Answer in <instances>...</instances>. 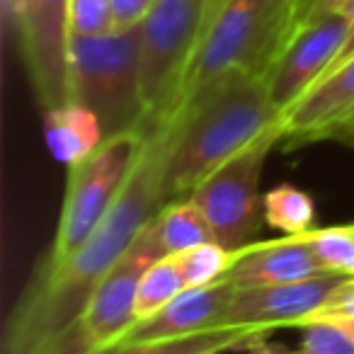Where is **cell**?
<instances>
[{
    "mask_svg": "<svg viewBox=\"0 0 354 354\" xmlns=\"http://www.w3.org/2000/svg\"><path fill=\"white\" fill-rule=\"evenodd\" d=\"M272 335L267 328H241V325H226V328L204 330L197 335L185 337H165L151 339V342H127L114 344L107 349H97V354H223V352H245L252 344L262 342Z\"/></svg>",
    "mask_w": 354,
    "mask_h": 354,
    "instance_id": "16",
    "label": "cell"
},
{
    "mask_svg": "<svg viewBox=\"0 0 354 354\" xmlns=\"http://www.w3.org/2000/svg\"><path fill=\"white\" fill-rule=\"evenodd\" d=\"M223 3L226 0H207V22H204V35H207V30H209V25L214 22V17L218 15V10L223 8ZM204 39V37H202Z\"/></svg>",
    "mask_w": 354,
    "mask_h": 354,
    "instance_id": "29",
    "label": "cell"
},
{
    "mask_svg": "<svg viewBox=\"0 0 354 354\" xmlns=\"http://www.w3.org/2000/svg\"><path fill=\"white\" fill-rule=\"evenodd\" d=\"M78 354H97V349H90V352H78Z\"/></svg>",
    "mask_w": 354,
    "mask_h": 354,
    "instance_id": "32",
    "label": "cell"
},
{
    "mask_svg": "<svg viewBox=\"0 0 354 354\" xmlns=\"http://www.w3.org/2000/svg\"><path fill=\"white\" fill-rule=\"evenodd\" d=\"M156 0H112L117 30H136Z\"/></svg>",
    "mask_w": 354,
    "mask_h": 354,
    "instance_id": "26",
    "label": "cell"
},
{
    "mask_svg": "<svg viewBox=\"0 0 354 354\" xmlns=\"http://www.w3.org/2000/svg\"><path fill=\"white\" fill-rule=\"evenodd\" d=\"M344 12L349 15V35H347V41H344V46H342V51H339V56H337V61L333 64V68L328 71V75L333 73L335 68H339V66L344 64V61H349L354 56V0L349 3L347 8H344Z\"/></svg>",
    "mask_w": 354,
    "mask_h": 354,
    "instance_id": "27",
    "label": "cell"
},
{
    "mask_svg": "<svg viewBox=\"0 0 354 354\" xmlns=\"http://www.w3.org/2000/svg\"><path fill=\"white\" fill-rule=\"evenodd\" d=\"M231 294L233 286L226 279L209 286L185 289L156 315L133 323L117 344L185 337V335H197L204 333V330L226 328L223 325V310L231 301Z\"/></svg>",
    "mask_w": 354,
    "mask_h": 354,
    "instance_id": "14",
    "label": "cell"
},
{
    "mask_svg": "<svg viewBox=\"0 0 354 354\" xmlns=\"http://www.w3.org/2000/svg\"><path fill=\"white\" fill-rule=\"evenodd\" d=\"M68 64L71 102L93 109L104 136L151 127L141 93L138 27L104 37H71Z\"/></svg>",
    "mask_w": 354,
    "mask_h": 354,
    "instance_id": "4",
    "label": "cell"
},
{
    "mask_svg": "<svg viewBox=\"0 0 354 354\" xmlns=\"http://www.w3.org/2000/svg\"><path fill=\"white\" fill-rule=\"evenodd\" d=\"M294 10L296 0H226L194 54L177 112L233 78H267L294 35Z\"/></svg>",
    "mask_w": 354,
    "mask_h": 354,
    "instance_id": "3",
    "label": "cell"
},
{
    "mask_svg": "<svg viewBox=\"0 0 354 354\" xmlns=\"http://www.w3.org/2000/svg\"><path fill=\"white\" fill-rule=\"evenodd\" d=\"M306 241L325 272H333L337 277H354V223L313 228L306 233Z\"/></svg>",
    "mask_w": 354,
    "mask_h": 354,
    "instance_id": "20",
    "label": "cell"
},
{
    "mask_svg": "<svg viewBox=\"0 0 354 354\" xmlns=\"http://www.w3.org/2000/svg\"><path fill=\"white\" fill-rule=\"evenodd\" d=\"M183 270V277L187 281V289L194 286H209L221 281L228 274L233 265V252L221 248L218 243H202L185 252L172 255Z\"/></svg>",
    "mask_w": 354,
    "mask_h": 354,
    "instance_id": "21",
    "label": "cell"
},
{
    "mask_svg": "<svg viewBox=\"0 0 354 354\" xmlns=\"http://www.w3.org/2000/svg\"><path fill=\"white\" fill-rule=\"evenodd\" d=\"M349 35L347 12L318 17L291 35L277 64L267 75L272 102L286 114L301 97L328 75Z\"/></svg>",
    "mask_w": 354,
    "mask_h": 354,
    "instance_id": "10",
    "label": "cell"
},
{
    "mask_svg": "<svg viewBox=\"0 0 354 354\" xmlns=\"http://www.w3.org/2000/svg\"><path fill=\"white\" fill-rule=\"evenodd\" d=\"M284 129H272L270 133L241 151L236 158L223 162L207 180L197 185L189 199L202 209L214 243L236 252L255 243L262 221L260 183L267 156L281 143Z\"/></svg>",
    "mask_w": 354,
    "mask_h": 354,
    "instance_id": "7",
    "label": "cell"
},
{
    "mask_svg": "<svg viewBox=\"0 0 354 354\" xmlns=\"http://www.w3.org/2000/svg\"><path fill=\"white\" fill-rule=\"evenodd\" d=\"M262 216L272 231L281 236H306L315 226V202L294 185H277L262 197Z\"/></svg>",
    "mask_w": 354,
    "mask_h": 354,
    "instance_id": "18",
    "label": "cell"
},
{
    "mask_svg": "<svg viewBox=\"0 0 354 354\" xmlns=\"http://www.w3.org/2000/svg\"><path fill=\"white\" fill-rule=\"evenodd\" d=\"M148 129L117 133L107 138L88 160L68 167V185H66L59 228H56L54 245L46 257L49 265H59L71 252L78 250L85 238L112 212L114 202L124 192L141 158Z\"/></svg>",
    "mask_w": 354,
    "mask_h": 354,
    "instance_id": "6",
    "label": "cell"
},
{
    "mask_svg": "<svg viewBox=\"0 0 354 354\" xmlns=\"http://www.w3.org/2000/svg\"><path fill=\"white\" fill-rule=\"evenodd\" d=\"M354 114V56L325 75L281 119L284 146L335 138Z\"/></svg>",
    "mask_w": 354,
    "mask_h": 354,
    "instance_id": "12",
    "label": "cell"
},
{
    "mask_svg": "<svg viewBox=\"0 0 354 354\" xmlns=\"http://www.w3.org/2000/svg\"><path fill=\"white\" fill-rule=\"evenodd\" d=\"M352 0H296L294 10V32L299 27L308 25V22L318 20V17L333 15V12H344V8Z\"/></svg>",
    "mask_w": 354,
    "mask_h": 354,
    "instance_id": "25",
    "label": "cell"
},
{
    "mask_svg": "<svg viewBox=\"0 0 354 354\" xmlns=\"http://www.w3.org/2000/svg\"><path fill=\"white\" fill-rule=\"evenodd\" d=\"M172 141V124L148 129L141 158L112 212L59 265L39 267L6 328L3 354H78L90 352L78 320L95 286L133 245L138 233L165 207L162 175Z\"/></svg>",
    "mask_w": 354,
    "mask_h": 354,
    "instance_id": "1",
    "label": "cell"
},
{
    "mask_svg": "<svg viewBox=\"0 0 354 354\" xmlns=\"http://www.w3.org/2000/svg\"><path fill=\"white\" fill-rule=\"evenodd\" d=\"M352 127H354V114H352V117L347 119V124H344V127L339 129V131H337V136H335V138H339V136H342L344 131H347V129H352Z\"/></svg>",
    "mask_w": 354,
    "mask_h": 354,
    "instance_id": "31",
    "label": "cell"
},
{
    "mask_svg": "<svg viewBox=\"0 0 354 354\" xmlns=\"http://www.w3.org/2000/svg\"><path fill=\"white\" fill-rule=\"evenodd\" d=\"M204 22L207 0H156L138 25L141 93L151 127L175 117Z\"/></svg>",
    "mask_w": 354,
    "mask_h": 354,
    "instance_id": "5",
    "label": "cell"
},
{
    "mask_svg": "<svg viewBox=\"0 0 354 354\" xmlns=\"http://www.w3.org/2000/svg\"><path fill=\"white\" fill-rule=\"evenodd\" d=\"M301 352L304 354H354V339L339 328L320 320H308L299 325Z\"/></svg>",
    "mask_w": 354,
    "mask_h": 354,
    "instance_id": "24",
    "label": "cell"
},
{
    "mask_svg": "<svg viewBox=\"0 0 354 354\" xmlns=\"http://www.w3.org/2000/svg\"><path fill=\"white\" fill-rule=\"evenodd\" d=\"M158 241H160L165 255H177L202 243H212V228L204 218L202 209L192 199H177L167 202L153 218Z\"/></svg>",
    "mask_w": 354,
    "mask_h": 354,
    "instance_id": "17",
    "label": "cell"
},
{
    "mask_svg": "<svg viewBox=\"0 0 354 354\" xmlns=\"http://www.w3.org/2000/svg\"><path fill=\"white\" fill-rule=\"evenodd\" d=\"M320 274H333V272H325L306 236H284L277 241H255L236 250L233 265L223 279L236 289H245V286L291 284Z\"/></svg>",
    "mask_w": 354,
    "mask_h": 354,
    "instance_id": "13",
    "label": "cell"
},
{
    "mask_svg": "<svg viewBox=\"0 0 354 354\" xmlns=\"http://www.w3.org/2000/svg\"><path fill=\"white\" fill-rule=\"evenodd\" d=\"M337 141H347V143H354V127H352V129H347V131H344L342 136L337 138Z\"/></svg>",
    "mask_w": 354,
    "mask_h": 354,
    "instance_id": "30",
    "label": "cell"
},
{
    "mask_svg": "<svg viewBox=\"0 0 354 354\" xmlns=\"http://www.w3.org/2000/svg\"><path fill=\"white\" fill-rule=\"evenodd\" d=\"M187 289V281L183 277V270L177 265V260L172 255L160 257L158 262H153L143 274L141 284H138L136 294V323L146 320L151 315H156L158 310H162L172 299L183 294Z\"/></svg>",
    "mask_w": 354,
    "mask_h": 354,
    "instance_id": "19",
    "label": "cell"
},
{
    "mask_svg": "<svg viewBox=\"0 0 354 354\" xmlns=\"http://www.w3.org/2000/svg\"><path fill=\"white\" fill-rule=\"evenodd\" d=\"M6 15L41 109L71 102L68 0H6Z\"/></svg>",
    "mask_w": 354,
    "mask_h": 354,
    "instance_id": "8",
    "label": "cell"
},
{
    "mask_svg": "<svg viewBox=\"0 0 354 354\" xmlns=\"http://www.w3.org/2000/svg\"><path fill=\"white\" fill-rule=\"evenodd\" d=\"M71 37H104L117 32L112 0H68Z\"/></svg>",
    "mask_w": 354,
    "mask_h": 354,
    "instance_id": "22",
    "label": "cell"
},
{
    "mask_svg": "<svg viewBox=\"0 0 354 354\" xmlns=\"http://www.w3.org/2000/svg\"><path fill=\"white\" fill-rule=\"evenodd\" d=\"M281 119L267 78H233L180 109L170 119L172 141L162 175L165 204L187 199L216 167L279 129Z\"/></svg>",
    "mask_w": 354,
    "mask_h": 354,
    "instance_id": "2",
    "label": "cell"
},
{
    "mask_svg": "<svg viewBox=\"0 0 354 354\" xmlns=\"http://www.w3.org/2000/svg\"><path fill=\"white\" fill-rule=\"evenodd\" d=\"M167 257L153 221L138 233L133 245L114 262V267L102 277L78 320L80 337L88 349L114 347L136 323V294L146 270Z\"/></svg>",
    "mask_w": 354,
    "mask_h": 354,
    "instance_id": "9",
    "label": "cell"
},
{
    "mask_svg": "<svg viewBox=\"0 0 354 354\" xmlns=\"http://www.w3.org/2000/svg\"><path fill=\"white\" fill-rule=\"evenodd\" d=\"M308 320L330 323L354 339V277L339 279L337 284H335V289L325 296L323 304H320L304 323H308Z\"/></svg>",
    "mask_w": 354,
    "mask_h": 354,
    "instance_id": "23",
    "label": "cell"
},
{
    "mask_svg": "<svg viewBox=\"0 0 354 354\" xmlns=\"http://www.w3.org/2000/svg\"><path fill=\"white\" fill-rule=\"evenodd\" d=\"M44 138L54 160L66 167L80 165L107 141L97 114L78 102L46 109Z\"/></svg>",
    "mask_w": 354,
    "mask_h": 354,
    "instance_id": "15",
    "label": "cell"
},
{
    "mask_svg": "<svg viewBox=\"0 0 354 354\" xmlns=\"http://www.w3.org/2000/svg\"><path fill=\"white\" fill-rule=\"evenodd\" d=\"M245 354H304L301 349H286V347H281V344H274V342H270V339H262V342H257V344H252L250 349H245Z\"/></svg>",
    "mask_w": 354,
    "mask_h": 354,
    "instance_id": "28",
    "label": "cell"
},
{
    "mask_svg": "<svg viewBox=\"0 0 354 354\" xmlns=\"http://www.w3.org/2000/svg\"><path fill=\"white\" fill-rule=\"evenodd\" d=\"M337 274H320L313 279L291 281V284L270 286H233L231 301L223 310V325H241V328H299L325 296L335 289Z\"/></svg>",
    "mask_w": 354,
    "mask_h": 354,
    "instance_id": "11",
    "label": "cell"
}]
</instances>
